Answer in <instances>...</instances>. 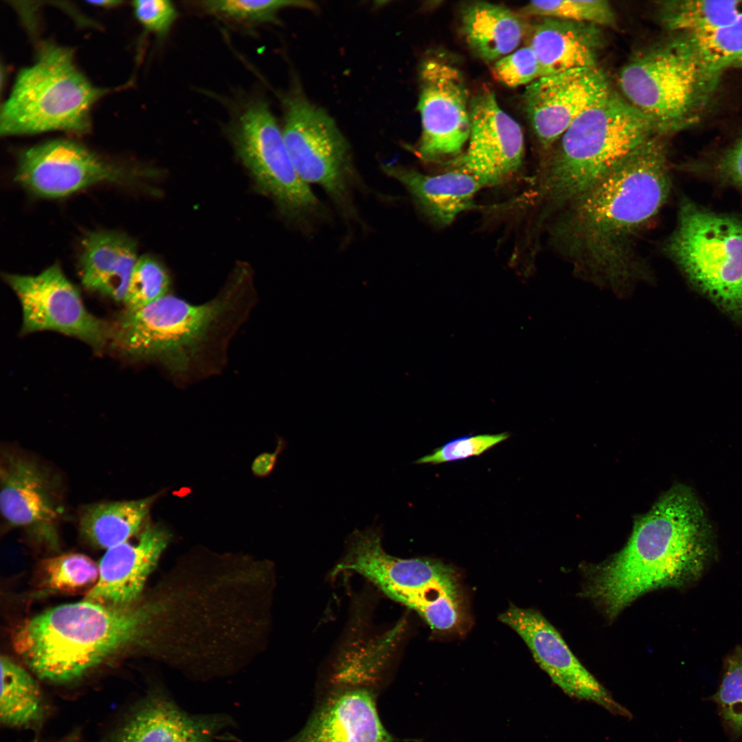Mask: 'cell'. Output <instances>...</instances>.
Listing matches in <instances>:
<instances>
[{
	"instance_id": "1",
	"label": "cell",
	"mask_w": 742,
	"mask_h": 742,
	"mask_svg": "<svg viewBox=\"0 0 742 742\" xmlns=\"http://www.w3.org/2000/svg\"><path fill=\"white\" fill-rule=\"evenodd\" d=\"M663 137L642 144L564 206L551 224L552 245L577 273L616 290L648 275L634 242L670 192Z\"/></svg>"
},
{
	"instance_id": "2",
	"label": "cell",
	"mask_w": 742,
	"mask_h": 742,
	"mask_svg": "<svg viewBox=\"0 0 742 742\" xmlns=\"http://www.w3.org/2000/svg\"><path fill=\"white\" fill-rule=\"evenodd\" d=\"M714 534L693 491L678 484L635 524L626 546L590 572L586 594L611 618L651 590L680 587L701 574Z\"/></svg>"
},
{
	"instance_id": "3",
	"label": "cell",
	"mask_w": 742,
	"mask_h": 742,
	"mask_svg": "<svg viewBox=\"0 0 742 742\" xmlns=\"http://www.w3.org/2000/svg\"><path fill=\"white\" fill-rule=\"evenodd\" d=\"M244 286L240 276L201 304L169 293L141 308L125 309L111 323L109 346L131 360L159 362L178 379L209 374L250 309Z\"/></svg>"
},
{
	"instance_id": "4",
	"label": "cell",
	"mask_w": 742,
	"mask_h": 742,
	"mask_svg": "<svg viewBox=\"0 0 742 742\" xmlns=\"http://www.w3.org/2000/svg\"><path fill=\"white\" fill-rule=\"evenodd\" d=\"M155 607H120L87 600L54 607L16 629V653L41 679L76 681L144 638Z\"/></svg>"
},
{
	"instance_id": "5",
	"label": "cell",
	"mask_w": 742,
	"mask_h": 742,
	"mask_svg": "<svg viewBox=\"0 0 742 742\" xmlns=\"http://www.w3.org/2000/svg\"><path fill=\"white\" fill-rule=\"evenodd\" d=\"M657 134L662 135L651 118L612 91L583 112L556 143L539 186L541 216L560 211Z\"/></svg>"
},
{
	"instance_id": "6",
	"label": "cell",
	"mask_w": 742,
	"mask_h": 742,
	"mask_svg": "<svg viewBox=\"0 0 742 742\" xmlns=\"http://www.w3.org/2000/svg\"><path fill=\"white\" fill-rule=\"evenodd\" d=\"M720 82L680 34L637 52L618 74L622 96L651 118L663 135L697 124Z\"/></svg>"
},
{
	"instance_id": "7",
	"label": "cell",
	"mask_w": 742,
	"mask_h": 742,
	"mask_svg": "<svg viewBox=\"0 0 742 742\" xmlns=\"http://www.w3.org/2000/svg\"><path fill=\"white\" fill-rule=\"evenodd\" d=\"M73 57L70 49L40 45L36 61L20 71L2 105V135L88 131L91 107L106 90L89 82Z\"/></svg>"
},
{
	"instance_id": "8",
	"label": "cell",
	"mask_w": 742,
	"mask_h": 742,
	"mask_svg": "<svg viewBox=\"0 0 742 742\" xmlns=\"http://www.w3.org/2000/svg\"><path fill=\"white\" fill-rule=\"evenodd\" d=\"M381 539L378 526L355 529L333 573L359 574L391 599L416 611L434 630L456 627L462 618V603L453 568L434 559L390 555Z\"/></svg>"
},
{
	"instance_id": "9",
	"label": "cell",
	"mask_w": 742,
	"mask_h": 742,
	"mask_svg": "<svg viewBox=\"0 0 742 742\" xmlns=\"http://www.w3.org/2000/svg\"><path fill=\"white\" fill-rule=\"evenodd\" d=\"M664 250L693 286L742 322V221L685 201Z\"/></svg>"
},
{
	"instance_id": "10",
	"label": "cell",
	"mask_w": 742,
	"mask_h": 742,
	"mask_svg": "<svg viewBox=\"0 0 742 742\" xmlns=\"http://www.w3.org/2000/svg\"><path fill=\"white\" fill-rule=\"evenodd\" d=\"M230 137L258 187L286 217L303 220L315 211L317 199L297 172L267 103L249 102L232 126Z\"/></svg>"
},
{
	"instance_id": "11",
	"label": "cell",
	"mask_w": 742,
	"mask_h": 742,
	"mask_svg": "<svg viewBox=\"0 0 742 742\" xmlns=\"http://www.w3.org/2000/svg\"><path fill=\"white\" fill-rule=\"evenodd\" d=\"M282 133L293 166L306 183L344 201L353 176L348 143L324 110L294 93L283 98Z\"/></svg>"
},
{
	"instance_id": "12",
	"label": "cell",
	"mask_w": 742,
	"mask_h": 742,
	"mask_svg": "<svg viewBox=\"0 0 742 742\" xmlns=\"http://www.w3.org/2000/svg\"><path fill=\"white\" fill-rule=\"evenodd\" d=\"M22 310L21 333L52 330L77 338L100 354L109 345L111 323L91 313L78 289L54 264L34 276L5 274Z\"/></svg>"
},
{
	"instance_id": "13",
	"label": "cell",
	"mask_w": 742,
	"mask_h": 742,
	"mask_svg": "<svg viewBox=\"0 0 742 742\" xmlns=\"http://www.w3.org/2000/svg\"><path fill=\"white\" fill-rule=\"evenodd\" d=\"M144 172L105 159L75 142L56 139L23 150L14 180L36 196L57 199L98 183L131 186Z\"/></svg>"
},
{
	"instance_id": "14",
	"label": "cell",
	"mask_w": 742,
	"mask_h": 742,
	"mask_svg": "<svg viewBox=\"0 0 742 742\" xmlns=\"http://www.w3.org/2000/svg\"><path fill=\"white\" fill-rule=\"evenodd\" d=\"M420 82L418 109L422 131L416 153L427 162L456 159L461 155L471 130L464 79L447 60L430 58L420 67Z\"/></svg>"
},
{
	"instance_id": "15",
	"label": "cell",
	"mask_w": 742,
	"mask_h": 742,
	"mask_svg": "<svg viewBox=\"0 0 742 742\" xmlns=\"http://www.w3.org/2000/svg\"><path fill=\"white\" fill-rule=\"evenodd\" d=\"M0 480L1 513L6 524L58 549V526L65 510L60 482L54 472L33 456L5 449L1 451Z\"/></svg>"
},
{
	"instance_id": "16",
	"label": "cell",
	"mask_w": 742,
	"mask_h": 742,
	"mask_svg": "<svg viewBox=\"0 0 742 742\" xmlns=\"http://www.w3.org/2000/svg\"><path fill=\"white\" fill-rule=\"evenodd\" d=\"M470 112L468 146L453 164L483 187L506 183L523 163L524 139L519 124L499 106L488 89L475 95Z\"/></svg>"
},
{
	"instance_id": "17",
	"label": "cell",
	"mask_w": 742,
	"mask_h": 742,
	"mask_svg": "<svg viewBox=\"0 0 742 742\" xmlns=\"http://www.w3.org/2000/svg\"><path fill=\"white\" fill-rule=\"evenodd\" d=\"M611 91L598 66L544 76L527 85L524 109L539 144L551 148L583 112Z\"/></svg>"
},
{
	"instance_id": "18",
	"label": "cell",
	"mask_w": 742,
	"mask_h": 742,
	"mask_svg": "<svg viewBox=\"0 0 742 742\" xmlns=\"http://www.w3.org/2000/svg\"><path fill=\"white\" fill-rule=\"evenodd\" d=\"M236 726L225 713H191L164 689L149 691L103 742H214Z\"/></svg>"
},
{
	"instance_id": "19",
	"label": "cell",
	"mask_w": 742,
	"mask_h": 742,
	"mask_svg": "<svg viewBox=\"0 0 742 742\" xmlns=\"http://www.w3.org/2000/svg\"><path fill=\"white\" fill-rule=\"evenodd\" d=\"M528 647L538 664L567 694L627 715L581 664L554 627L537 611L510 605L499 616Z\"/></svg>"
},
{
	"instance_id": "20",
	"label": "cell",
	"mask_w": 742,
	"mask_h": 742,
	"mask_svg": "<svg viewBox=\"0 0 742 742\" xmlns=\"http://www.w3.org/2000/svg\"><path fill=\"white\" fill-rule=\"evenodd\" d=\"M170 538L162 524H147L137 542L107 549L98 565V579L84 600L113 607L133 605Z\"/></svg>"
},
{
	"instance_id": "21",
	"label": "cell",
	"mask_w": 742,
	"mask_h": 742,
	"mask_svg": "<svg viewBox=\"0 0 742 742\" xmlns=\"http://www.w3.org/2000/svg\"><path fill=\"white\" fill-rule=\"evenodd\" d=\"M282 742H391V737L368 687L346 686L326 697L297 735Z\"/></svg>"
},
{
	"instance_id": "22",
	"label": "cell",
	"mask_w": 742,
	"mask_h": 742,
	"mask_svg": "<svg viewBox=\"0 0 742 742\" xmlns=\"http://www.w3.org/2000/svg\"><path fill=\"white\" fill-rule=\"evenodd\" d=\"M526 38L543 76L597 67L604 45L601 27L597 25L546 17L529 24Z\"/></svg>"
},
{
	"instance_id": "23",
	"label": "cell",
	"mask_w": 742,
	"mask_h": 742,
	"mask_svg": "<svg viewBox=\"0 0 742 742\" xmlns=\"http://www.w3.org/2000/svg\"><path fill=\"white\" fill-rule=\"evenodd\" d=\"M382 170L399 181L420 210L434 224L446 226L474 207V198L483 187L472 175L458 169L426 175L412 168L385 164Z\"/></svg>"
},
{
	"instance_id": "24",
	"label": "cell",
	"mask_w": 742,
	"mask_h": 742,
	"mask_svg": "<svg viewBox=\"0 0 742 742\" xmlns=\"http://www.w3.org/2000/svg\"><path fill=\"white\" fill-rule=\"evenodd\" d=\"M138 258L131 237L111 231L89 233L79 258L81 282L91 291L123 302Z\"/></svg>"
},
{
	"instance_id": "25",
	"label": "cell",
	"mask_w": 742,
	"mask_h": 742,
	"mask_svg": "<svg viewBox=\"0 0 742 742\" xmlns=\"http://www.w3.org/2000/svg\"><path fill=\"white\" fill-rule=\"evenodd\" d=\"M462 23L469 46L486 61H497L514 52L526 38L530 24L522 15L488 2L469 5Z\"/></svg>"
},
{
	"instance_id": "26",
	"label": "cell",
	"mask_w": 742,
	"mask_h": 742,
	"mask_svg": "<svg viewBox=\"0 0 742 742\" xmlns=\"http://www.w3.org/2000/svg\"><path fill=\"white\" fill-rule=\"evenodd\" d=\"M158 496L84 506L79 513L80 532L92 546L106 550L128 541L146 526Z\"/></svg>"
},
{
	"instance_id": "27",
	"label": "cell",
	"mask_w": 742,
	"mask_h": 742,
	"mask_svg": "<svg viewBox=\"0 0 742 742\" xmlns=\"http://www.w3.org/2000/svg\"><path fill=\"white\" fill-rule=\"evenodd\" d=\"M0 720L5 726L32 728L40 726L45 707L33 677L6 656L1 657Z\"/></svg>"
},
{
	"instance_id": "28",
	"label": "cell",
	"mask_w": 742,
	"mask_h": 742,
	"mask_svg": "<svg viewBox=\"0 0 742 742\" xmlns=\"http://www.w3.org/2000/svg\"><path fill=\"white\" fill-rule=\"evenodd\" d=\"M741 12L740 1L668 0L657 5L663 27L682 34L712 32L734 22Z\"/></svg>"
},
{
	"instance_id": "29",
	"label": "cell",
	"mask_w": 742,
	"mask_h": 742,
	"mask_svg": "<svg viewBox=\"0 0 742 742\" xmlns=\"http://www.w3.org/2000/svg\"><path fill=\"white\" fill-rule=\"evenodd\" d=\"M705 68L721 79L730 68L742 69V12L730 24L701 35L684 34Z\"/></svg>"
},
{
	"instance_id": "30",
	"label": "cell",
	"mask_w": 742,
	"mask_h": 742,
	"mask_svg": "<svg viewBox=\"0 0 742 742\" xmlns=\"http://www.w3.org/2000/svg\"><path fill=\"white\" fill-rule=\"evenodd\" d=\"M41 566L43 587L54 592L90 590L99 577V566L87 556L78 553L48 558Z\"/></svg>"
},
{
	"instance_id": "31",
	"label": "cell",
	"mask_w": 742,
	"mask_h": 742,
	"mask_svg": "<svg viewBox=\"0 0 742 742\" xmlns=\"http://www.w3.org/2000/svg\"><path fill=\"white\" fill-rule=\"evenodd\" d=\"M522 12L527 16L554 18L587 23L600 27H615L616 16L606 0L532 1Z\"/></svg>"
},
{
	"instance_id": "32",
	"label": "cell",
	"mask_w": 742,
	"mask_h": 742,
	"mask_svg": "<svg viewBox=\"0 0 742 742\" xmlns=\"http://www.w3.org/2000/svg\"><path fill=\"white\" fill-rule=\"evenodd\" d=\"M199 7L208 14L246 25L277 23L278 11L284 8H313V3L304 1L269 0H207Z\"/></svg>"
},
{
	"instance_id": "33",
	"label": "cell",
	"mask_w": 742,
	"mask_h": 742,
	"mask_svg": "<svg viewBox=\"0 0 742 742\" xmlns=\"http://www.w3.org/2000/svg\"><path fill=\"white\" fill-rule=\"evenodd\" d=\"M170 288V276L164 266L149 256L139 257L123 301L126 310L141 308L169 294Z\"/></svg>"
},
{
	"instance_id": "34",
	"label": "cell",
	"mask_w": 742,
	"mask_h": 742,
	"mask_svg": "<svg viewBox=\"0 0 742 742\" xmlns=\"http://www.w3.org/2000/svg\"><path fill=\"white\" fill-rule=\"evenodd\" d=\"M713 699L726 725L735 734H742V649L736 650L727 659Z\"/></svg>"
},
{
	"instance_id": "35",
	"label": "cell",
	"mask_w": 742,
	"mask_h": 742,
	"mask_svg": "<svg viewBox=\"0 0 742 742\" xmlns=\"http://www.w3.org/2000/svg\"><path fill=\"white\" fill-rule=\"evenodd\" d=\"M492 73L497 81L510 87L528 85L543 76L538 59L528 45L497 60Z\"/></svg>"
},
{
	"instance_id": "36",
	"label": "cell",
	"mask_w": 742,
	"mask_h": 742,
	"mask_svg": "<svg viewBox=\"0 0 742 742\" xmlns=\"http://www.w3.org/2000/svg\"><path fill=\"white\" fill-rule=\"evenodd\" d=\"M510 436L508 433L480 434L455 438L417 460L416 464H438L479 456Z\"/></svg>"
},
{
	"instance_id": "37",
	"label": "cell",
	"mask_w": 742,
	"mask_h": 742,
	"mask_svg": "<svg viewBox=\"0 0 742 742\" xmlns=\"http://www.w3.org/2000/svg\"><path fill=\"white\" fill-rule=\"evenodd\" d=\"M132 3L135 16L142 27L160 39L168 34L178 16L170 1L138 0Z\"/></svg>"
},
{
	"instance_id": "38",
	"label": "cell",
	"mask_w": 742,
	"mask_h": 742,
	"mask_svg": "<svg viewBox=\"0 0 742 742\" xmlns=\"http://www.w3.org/2000/svg\"><path fill=\"white\" fill-rule=\"evenodd\" d=\"M719 170L726 179L742 188V137L723 157Z\"/></svg>"
},
{
	"instance_id": "39",
	"label": "cell",
	"mask_w": 742,
	"mask_h": 742,
	"mask_svg": "<svg viewBox=\"0 0 742 742\" xmlns=\"http://www.w3.org/2000/svg\"><path fill=\"white\" fill-rule=\"evenodd\" d=\"M283 440H279V444L273 453H265L260 455L254 462L252 470L255 474L259 476H265L273 470L278 454L284 447Z\"/></svg>"
},
{
	"instance_id": "40",
	"label": "cell",
	"mask_w": 742,
	"mask_h": 742,
	"mask_svg": "<svg viewBox=\"0 0 742 742\" xmlns=\"http://www.w3.org/2000/svg\"><path fill=\"white\" fill-rule=\"evenodd\" d=\"M89 3L94 5L102 6V7H115L122 2L120 1H91Z\"/></svg>"
},
{
	"instance_id": "41",
	"label": "cell",
	"mask_w": 742,
	"mask_h": 742,
	"mask_svg": "<svg viewBox=\"0 0 742 742\" xmlns=\"http://www.w3.org/2000/svg\"><path fill=\"white\" fill-rule=\"evenodd\" d=\"M58 742H78L76 736H69Z\"/></svg>"
}]
</instances>
